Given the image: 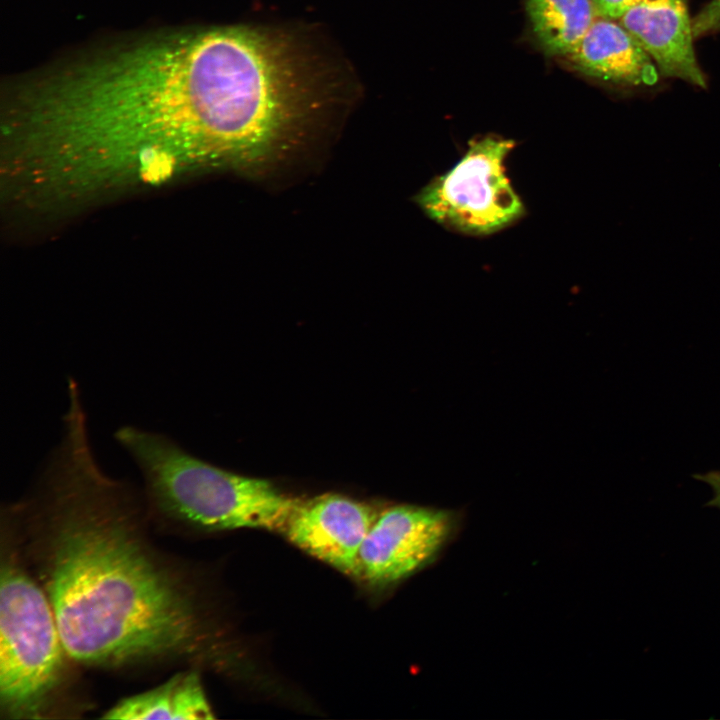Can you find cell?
Listing matches in <instances>:
<instances>
[{"instance_id":"6da1fadb","label":"cell","mask_w":720,"mask_h":720,"mask_svg":"<svg viewBox=\"0 0 720 720\" xmlns=\"http://www.w3.org/2000/svg\"><path fill=\"white\" fill-rule=\"evenodd\" d=\"M263 109L235 26L111 45L13 85L9 121L24 171L66 210L137 184L236 170Z\"/></svg>"},{"instance_id":"7a4b0ae2","label":"cell","mask_w":720,"mask_h":720,"mask_svg":"<svg viewBox=\"0 0 720 720\" xmlns=\"http://www.w3.org/2000/svg\"><path fill=\"white\" fill-rule=\"evenodd\" d=\"M33 492L7 511L51 605L67 656L117 668L193 657L204 638L182 569L145 532L147 505L97 463L80 401Z\"/></svg>"},{"instance_id":"3957f363","label":"cell","mask_w":720,"mask_h":720,"mask_svg":"<svg viewBox=\"0 0 720 720\" xmlns=\"http://www.w3.org/2000/svg\"><path fill=\"white\" fill-rule=\"evenodd\" d=\"M137 465L148 512L180 527L283 531L299 499L189 453L170 437L127 425L114 434Z\"/></svg>"},{"instance_id":"277c9868","label":"cell","mask_w":720,"mask_h":720,"mask_svg":"<svg viewBox=\"0 0 720 720\" xmlns=\"http://www.w3.org/2000/svg\"><path fill=\"white\" fill-rule=\"evenodd\" d=\"M65 656L43 588L13 555L3 557L0 573L1 711L10 718L41 717L63 681Z\"/></svg>"},{"instance_id":"5b68a950","label":"cell","mask_w":720,"mask_h":720,"mask_svg":"<svg viewBox=\"0 0 720 720\" xmlns=\"http://www.w3.org/2000/svg\"><path fill=\"white\" fill-rule=\"evenodd\" d=\"M515 145L499 135L473 138L462 158L419 192L417 204L439 225L466 235H489L513 224L525 211L505 173Z\"/></svg>"},{"instance_id":"8992f818","label":"cell","mask_w":720,"mask_h":720,"mask_svg":"<svg viewBox=\"0 0 720 720\" xmlns=\"http://www.w3.org/2000/svg\"><path fill=\"white\" fill-rule=\"evenodd\" d=\"M455 522L448 510L409 504L376 514L359 551L357 575L374 584L402 580L428 564Z\"/></svg>"},{"instance_id":"52a82bcc","label":"cell","mask_w":720,"mask_h":720,"mask_svg":"<svg viewBox=\"0 0 720 720\" xmlns=\"http://www.w3.org/2000/svg\"><path fill=\"white\" fill-rule=\"evenodd\" d=\"M374 519L369 506L326 494L298 500L282 533L306 553L356 576L359 551Z\"/></svg>"},{"instance_id":"ba28073f","label":"cell","mask_w":720,"mask_h":720,"mask_svg":"<svg viewBox=\"0 0 720 720\" xmlns=\"http://www.w3.org/2000/svg\"><path fill=\"white\" fill-rule=\"evenodd\" d=\"M618 22L653 59L660 75L706 88L685 0H640Z\"/></svg>"},{"instance_id":"9c48e42d","label":"cell","mask_w":720,"mask_h":720,"mask_svg":"<svg viewBox=\"0 0 720 720\" xmlns=\"http://www.w3.org/2000/svg\"><path fill=\"white\" fill-rule=\"evenodd\" d=\"M562 59L575 71L624 86H653L659 70L618 21L597 16L580 42Z\"/></svg>"},{"instance_id":"30bf717a","label":"cell","mask_w":720,"mask_h":720,"mask_svg":"<svg viewBox=\"0 0 720 720\" xmlns=\"http://www.w3.org/2000/svg\"><path fill=\"white\" fill-rule=\"evenodd\" d=\"M102 718L207 720L215 716L199 674L191 670L179 672L148 691L121 699Z\"/></svg>"},{"instance_id":"8fae6325","label":"cell","mask_w":720,"mask_h":720,"mask_svg":"<svg viewBox=\"0 0 720 720\" xmlns=\"http://www.w3.org/2000/svg\"><path fill=\"white\" fill-rule=\"evenodd\" d=\"M523 1L532 38L549 57L568 54L597 17L591 0Z\"/></svg>"},{"instance_id":"7c38bea8","label":"cell","mask_w":720,"mask_h":720,"mask_svg":"<svg viewBox=\"0 0 720 720\" xmlns=\"http://www.w3.org/2000/svg\"><path fill=\"white\" fill-rule=\"evenodd\" d=\"M694 38L720 31V0L709 2L693 19Z\"/></svg>"},{"instance_id":"4fadbf2b","label":"cell","mask_w":720,"mask_h":720,"mask_svg":"<svg viewBox=\"0 0 720 720\" xmlns=\"http://www.w3.org/2000/svg\"><path fill=\"white\" fill-rule=\"evenodd\" d=\"M640 0H591L597 16L618 21Z\"/></svg>"},{"instance_id":"5bb4252c","label":"cell","mask_w":720,"mask_h":720,"mask_svg":"<svg viewBox=\"0 0 720 720\" xmlns=\"http://www.w3.org/2000/svg\"><path fill=\"white\" fill-rule=\"evenodd\" d=\"M695 478L707 483L713 490L714 497L710 504L720 509V472H709L696 475Z\"/></svg>"}]
</instances>
